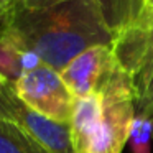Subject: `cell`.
<instances>
[{
  "label": "cell",
  "instance_id": "cell-11",
  "mask_svg": "<svg viewBox=\"0 0 153 153\" xmlns=\"http://www.w3.org/2000/svg\"><path fill=\"white\" fill-rule=\"evenodd\" d=\"M64 0H18L17 5L23 8H46V7H51V5H56V4H61Z\"/></svg>",
  "mask_w": 153,
  "mask_h": 153
},
{
  "label": "cell",
  "instance_id": "cell-6",
  "mask_svg": "<svg viewBox=\"0 0 153 153\" xmlns=\"http://www.w3.org/2000/svg\"><path fill=\"white\" fill-rule=\"evenodd\" d=\"M119 68L112 45L92 46L76 56L64 69L59 71L61 77L76 99L99 94L110 74Z\"/></svg>",
  "mask_w": 153,
  "mask_h": 153
},
{
  "label": "cell",
  "instance_id": "cell-8",
  "mask_svg": "<svg viewBox=\"0 0 153 153\" xmlns=\"http://www.w3.org/2000/svg\"><path fill=\"white\" fill-rule=\"evenodd\" d=\"M41 61L35 54L20 50L7 40H0V74L8 81H17L25 73L41 66Z\"/></svg>",
  "mask_w": 153,
  "mask_h": 153
},
{
  "label": "cell",
  "instance_id": "cell-15",
  "mask_svg": "<svg viewBox=\"0 0 153 153\" xmlns=\"http://www.w3.org/2000/svg\"><path fill=\"white\" fill-rule=\"evenodd\" d=\"M7 81H8V79L4 76V74H0V91H2V87H4V84L7 82Z\"/></svg>",
  "mask_w": 153,
  "mask_h": 153
},
{
  "label": "cell",
  "instance_id": "cell-12",
  "mask_svg": "<svg viewBox=\"0 0 153 153\" xmlns=\"http://www.w3.org/2000/svg\"><path fill=\"white\" fill-rule=\"evenodd\" d=\"M152 102H153V76H152V79H150V82H148V87H146L145 94H143L138 100H135V105L140 107V105L152 104Z\"/></svg>",
  "mask_w": 153,
  "mask_h": 153
},
{
  "label": "cell",
  "instance_id": "cell-4",
  "mask_svg": "<svg viewBox=\"0 0 153 153\" xmlns=\"http://www.w3.org/2000/svg\"><path fill=\"white\" fill-rule=\"evenodd\" d=\"M112 50L117 63L132 79L135 100H138L153 76V5L114 38Z\"/></svg>",
  "mask_w": 153,
  "mask_h": 153
},
{
  "label": "cell",
  "instance_id": "cell-3",
  "mask_svg": "<svg viewBox=\"0 0 153 153\" xmlns=\"http://www.w3.org/2000/svg\"><path fill=\"white\" fill-rule=\"evenodd\" d=\"M13 87L17 96L43 117L58 123L71 122L76 97L59 71L41 64L13 81Z\"/></svg>",
  "mask_w": 153,
  "mask_h": 153
},
{
  "label": "cell",
  "instance_id": "cell-14",
  "mask_svg": "<svg viewBox=\"0 0 153 153\" xmlns=\"http://www.w3.org/2000/svg\"><path fill=\"white\" fill-rule=\"evenodd\" d=\"M137 110H145V112H148L150 115L153 117V102H152V104H145V105L137 107Z\"/></svg>",
  "mask_w": 153,
  "mask_h": 153
},
{
  "label": "cell",
  "instance_id": "cell-1",
  "mask_svg": "<svg viewBox=\"0 0 153 153\" xmlns=\"http://www.w3.org/2000/svg\"><path fill=\"white\" fill-rule=\"evenodd\" d=\"M0 40L35 54L45 66L61 71L82 51L114 43L94 0H64L46 8L13 5L0 25Z\"/></svg>",
  "mask_w": 153,
  "mask_h": 153
},
{
  "label": "cell",
  "instance_id": "cell-16",
  "mask_svg": "<svg viewBox=\"0 0 153 153\" xmlns=\"http://www.w3.org/2000/svg\"><path fill=\"white\" fill-rule=\"evenodd\" d=\"M4 2H5V4H7L10 8H12L13 5H17V2H18V0H4Z\"/></svg>",
  "mask_w": 153,
  "mask_h": 153
},
{
  "label": "cell",
  "instance_id": "cell-10",
  "mask_svg": "<svg viewBox=\"0 0 153 153\" xmlns=\"http://www.w3.org/2000/svg\"><path fill=\"white\" fill-rule=\"evenodd\" d=\"M152 140H153V117L145 110H137L128 137L132 152L150 153Z\"/></svg>",
  "mask_w": 153,
  "mask_h": 153
},
{
  "label": "cell",
  "instance_id": "cell-5",
  "mask_svg": "<svg viewBox=\"0 0 153 153\" xmlns=\"http://www.w3.org/2000/svg\"><path fill=\"white\" fill-rule=\"evenodd\" d=\"M0 120L15 125L51 153H74L69 123L53 122L28 107L17 96L13 81H7L0 91Z\"/></svg>",
  "mask_w": 153,
  "mask_h": 153
},
{
  "label": "cell",
  "instance_id": "cell-17",
  "mask_svg": "<svg viewBox=\"0 0 153 153\" xmlns=\"http://www.w3.org/2000/svg\"><path fill=\"white\" fill-rule=\"evenodd\" d=\"M150 5H153V0H148V7Z\"/></svg>",
  "mask_w": 153,
  "mask_h": 153
},
{
  "label": "cell",
  "instance_id": "cell-2",
  "mask_svg": "<svg viewBox=\"0 0 153 153\" xmlns=\"http://www.w3.org/2000/svg\"><path fill=\"white\" fill-rule=\"evenodd\" d=\"M135 114L132 79L119 64L99 94L76 99L69 122L74 153H122Z\"/></svg>",
  "mask_w": 153,
  "mask_h": 153
},
{
  "label": "cell",
  "instance_id": "cell-7",
  "mask_svg": "<svg viewBox=\"0 0 153 153\" xmlns=\"http://www.w3.org/2000/svg\"><path fill=\"white\" fill-rule=\"evenodd\" d=\"M114 38L133 25L148 7V0H94Z\"/></svg>",
  "mask_w": 153,
  "mask_h": 153
},
{
  "label": "cell",
  "instance_id": "cell-9",
  "mask_svg": "<svg viewBox=\"0 0 153 153\" xmlns=\"http://www.w3.org/2000/svg\"><path fill=\"white\" fill-rule=\"evenodd\" d=\"M0 153H51L15 125L0 120Z\"/></svg>",
  "mask_w": 153,
  "mask_h": 153
},
{
  "label": "cell",
  "instance_id": "cell-13",
  "mask_svg": "<svg viewBox=\"0 0 153 153\" xmlns=\"http://www.w3.org/2000/svg\"><path fill=\"white\" fill-rule=\"evenodd\" d=\"M8 10H10V7L5 4L4 0H0V25H2V22L5 20V17H7Z\"/></svg>",
  "mask_w": 153,
  "mask_h": 153
}]
</instances>
